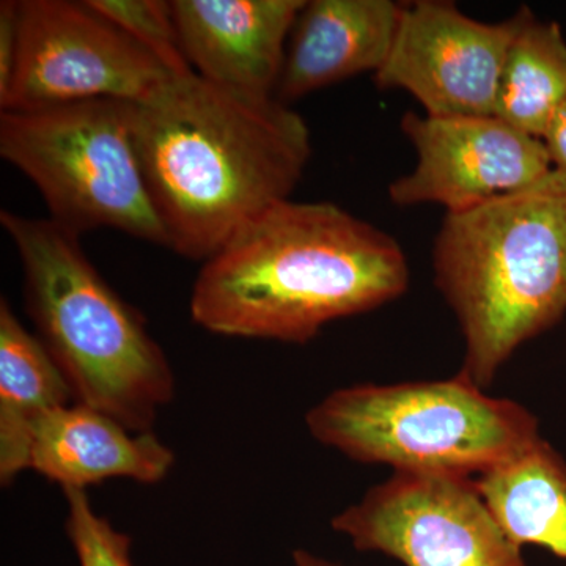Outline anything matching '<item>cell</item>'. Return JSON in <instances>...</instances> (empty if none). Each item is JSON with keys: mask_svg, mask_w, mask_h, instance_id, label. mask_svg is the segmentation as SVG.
Segmentation results:
<instances>
[{"mask_svg": "<svg viewBox=\"0 0 566 566\" xmlns=\"http://www.w3.org/2000/svg\"><path fill=\"white\" fill-rule=\"evenodd\" d=\"M134 136L169 249L207 262L286 202L311 161V129L275 96L180 77L136 104Z\"/></svg>", "mask_w": 566, "mask_h": 566, "instance_id": "6da1fadb", "label": "cell"}, {"mask_svg": "<svg viewBox=\"0 0 566 566\" xmlns=\"http://www.w3.org/2000/svg\"><path fill=\"white\" fill-rule=\"evenodd\" d=\"M403 249L329 202L275 205L203 262L193 323L226 337L307 344L326 324L408 290Z\"/></svg>", "mask_w": 566, "mask_h": 566, "instance_id": "7a4b0ae2", "label": "cell"}, {"mask_svg": "<svg viewBox=\"0 0 566 566\" xmlns=\"http://www.w3.org/2000/svg\"><path fill=\"white\" fill-rule=\"evenodd\" d=\"M436 285L463 333L461 374L485 389L521 345L566 312V174L447 212Z\"/></svg>", "mask_w": 566, "mask_h": 566, "instance_id": "3957f363", "label": "cell"}, {"mask_svg": "<svg viewBox=\"0 0 566 566\" xmlns=\"http://www.w3.org/2000/svg\"><path fill=\"white\" fill-rule=\"evenodd\" d=\"M0 223L20 256L36 335L76 403L136 433L150 431L159 409L172 401L175 378L139 312L104 281L80 234L51 218L9 210L0 212Z\"/></svg>", "mask_w": 566, "mask_h": 566, "instance_id": "277c9868", "label": "cell"}, {"mask_svg": "<svg viewBox=\"0 0 566 566\" xmlns=\"http://www.w3.org/2000/svg\"><path fill=\"white\" fill-rule=\"evenodd\" d=\"M316 441L395 472L482 475L539 438L524 406L483 392L468 376L335 390L307 412Z\"/></svg>", "mask_w": 566, "mask_h": 566, "instance_id": "5b68a950", "label": "cell"}, {"mask_svg": "<svg viewBox=\"0 0 566 566\" xmlns=\"http://www.w3.org/2000/svg\"><path fill=\"white\" fill-rule=\"evenodd\" d=\"M136 104L122 99L0 112V155L39 189L71 232L114 229L169 248L134 136Z\"/></svg>", "mask_w": 566, "mask_h": 566, "instance_id": "8992f818", "label": "cell"}, {"mask_svg": "<svg viewBox=\"0 0 566 566\" xmlns=\"http://www.w3.org/2000/svg\"><path fill=\"white\" fill-rule=\"evenodd\" d=\"M88 0H21L20 50L0 111L150 102L180 80Z\"/></svg>", "mask_w": 566, "mask_h": 566, "instance_id": "52a82bcc", "label": "cell"}, {"mask_svg": "<svg viewBox=\"0 0 566 566\" xmlns=\"http://www.w3.org/2000/svg\"><path fill=\"white\" fill-rule=\"evenodd\" d=\"M333 527L406 566H527L471 476L395 472Z\"/></svg>", "mask_w": 566, "mask_h": 566, "instance_id": "ba28073f", "label": "cell"}, {"mask_svg": "<svg viewBox=\"0 0 566 566\" xmlns=\"http://www.w3.org/2000/svg\"><path fill=\"white\" fill-rule=\"evenodd\" d=\"M524 13L526 7L509 20L482 22L453 2L403 3L376 84L411 93L433 117L494 115L502 65Z\"/></svg>", "mask_w": 566, "mask_h": 566, "instance_id": "9c48e42d", "label": "cell"}, {"mask_svg": "<svg viewBox=\"0 0 566 566\" xmlns=\"http://www.w3.org/2000/svg\"><path fill=\"white\" fill-rule=\"evenodd\" d=\"M401 132L415 147L417 164L389 186L397 207L438 203L447 212L464 211L521 191L554 169L545 142L495 115L406 112Z\"/></svg>", "mask_w": 566, "mask_h": 566, "instance_id": "30bf717a", "label": "cell"}, {"mask_svg": "<svg viewBox=\"0 0 566 566\" xmlns=\"http://www.w3.org/2000/svg\"><path fill=\"white\" fill-rule=\"evenodd\" d=\"M305 0H172L193 73L222 87L275 96Z\"/></svg>", "mask_w": 566, "mask_h": 566, "instance_id": "8fae6325", "label": "cell"}, {"mask_svg": "<svg viewBox=\"0 0 566 566\" xmlns=\"http://www.w3.org/2000/svg\"><path fill=\"white\" fill-rule=\"evenodd\" d=\"M403 3L392 0H305L294 22L275 98H303L385 66Z\"/></svg>", "mask_w": 566, "mask_h": 566, "instance_id": "7c38bea8", "label": "cell"}, {"mask_svg": "<svg viewBox=\"0 0 566 566\" xmlns=\"http://www.w3.org/2000/svg\"><path fill=\"white\" fill-rule=\"evenodd\" d=\"M174 463L172 450L151 431L136 433L96 409L71 403L36 428L29 469L63 490H85L109 479L158 483Z\"/></svg>", "mask_w": 566, "mask_h": 566, "instance_id": "4fadbf2b", "label": "cell"}, {"mask_svg": "<svg viewBox=\"0 0 566 566\" xmlns=\"http://www.w3.org/2000/svg\"><path fill=\"white\" fill-rule=\"evenodd\" d=\"M74 400L73 390L39 335L0 301V482L29 469L33 436L44 417ZM76 401V400H74Z\"/></svg>", "mask_w": 566, "mask_h": 566, "instance_id": "5bb4252c", "label": "cell"}, {"mask_svg": "<svg viewBox=\"0 0 566 566\" xmlns=\"http://www.w3.org/2000/svg\"><path fill=\"white\" fill-rule=\"evenodd\" d=\"M475 485L516 546L538 545L566 558V464L542 436L475 476Z\"/></svg>", "mask_w": 566, "mask_h": 566, "instance_id": "9a60e30c", "label": "cell"}, {"mask_svg": "<svg viewBox=\"0 0 566 566\" xmlns=\"http://www.w3.org/2000/svg\"><path fill=\"white\" fill-rule=\"evenodd\" d=\"M566 99V40L557 22L536 20L526 7L523 24L506 51L494 115L513 128L545 137Z\"/></svg>", "mask_w": 566, "mask_h": 566, "instance_id": "2e32d148", "label": "cell"}, {"mask_svg": "<svg viewBox=\"0 0 566 566\" xmlns=\"http://www.w3.org/2000/svg\"><path fill=\"white\" fill-rule=\"evenodd\" d=\"M123 32L166 63L178 76L193 70L182 52L172 2L164 0H88Z\"/></svg>", "mask_w": 566, "mask_h": 566, "instance_id": "e0dca14e", "label": "cell"}, {"mask_svg": "<svg viewBox=\"0 0 566 566\" xmlns=\"http://www.w3.org/2000/svg\"><path fill=\"white\" fill-rule=\"evenodd\" d=\"M66 499V532L81 566H133L132 538L115 531L93 510L85 490H63Z\"/></svg>", "mask_w": 566, "mask_h": 566, "instance_id": "ac0fdd59", "label": "cell"}, {"mask_svg": "<svg viewBox=\"0 0 566 566\" xmlns=\"http://www.w3.org/2000/svg\"><path fill=\"white\" fill-rule=\"evenodd\" d=\"M20 50V2H0V99L9 92Z\"/></svg>", "mask_w": 566, "mask_h": 566, "instance_id": "d6986e66", "label": "cell"}, {"mask_svg": "<svg viewBox=\"0 0 566 566\" xmlns=\"http://www.w3.org/2000/svg\"><path fill=\"white\" fill-rule=\"evenodd\" d=\"M543 142L554 169L566 174V99L554 115Z\"/></svg>", "mask_w": 566, "mask_h": 566, "instance_id": "ffe728a7", "label": "cell"}, {"mask_svg": "<svg viewBox=\"0 0 566 566\" xmlns=\"http://www.w3.org/2000/svg\"><path fill=\"white\" fill-rule=\"evenodd\" d=\"M293 558L294 566H337L323 560V558L312 556V554L305 553V551H294Z\"/></svg>", "mask_w": 566, "mask_h": 566, "instance_id": "44dd1931", "label": "cell"}]
</instances>
